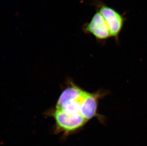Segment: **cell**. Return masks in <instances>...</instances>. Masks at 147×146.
<instances>
[{
    "label": "cell",
    "mask_w": 147,
    "mask_h": 146,
    "mask_svg": "<svg viewBox=\"0 0 147 146\" xmlns=\"http://www.w3.org/2000/svg\"><path fill=\"white\" fill-rule=\"evenodd\" d=\"M101 95L100 92H88L82 103L81 108V115L86 121L92 119L96 115L98 98Z\"/></svg>",
    "instance_id": "obj_4"
},
{
    "label": "cell",
    "mask_w": 147,
    "mask_h": 146,
    "mask_svg": "<svg viewBox=\"0 0 147 146\" xmlns=\"http://www.w3.org/2000/svg\"><path fill=\"white\" fill-rule=\"evenodd\" d=\"M48 115L53 117L55 121L56 131L69 134L78 130L87 121L83 118L69 116L55 108L48 111Z\"/></svg>",
    "instance_id": "obj_2"
},
{
    "label": "cell",
    "mask_w": 147,
    "mask_h": 146,
    "mask_svg": "<svg viewBox=\"0 0 147 146\" xmlns=\"http://www.w3.org/2000/svg\"><path fill=\"white\" fill-rule=\"evenodd\" d=\"M82 30L85 33L94 36L98 40H105L111 37L105 20L98 11H96L90 21L83 25Z\"/></svg>",
    "instance_id": "obj_3"
},
{
    "label": "cell",
    "mask_w": 147,
    "mask_h": 146,
    "mask_svg": "<svg viewBox=\"0 0 147 146\" xmlns=\"http://www.w3.org/2000/svg\"><path fill=\"white\" fill-rule=\"evenodd\" d=\"M92 5L94 6L96 11L101 13L105 20L111 37L118 39L126 19V13L121 14L100 0H93Z\"/></svg>",
    "instance_id": "obj_1"
}]
</instances>
